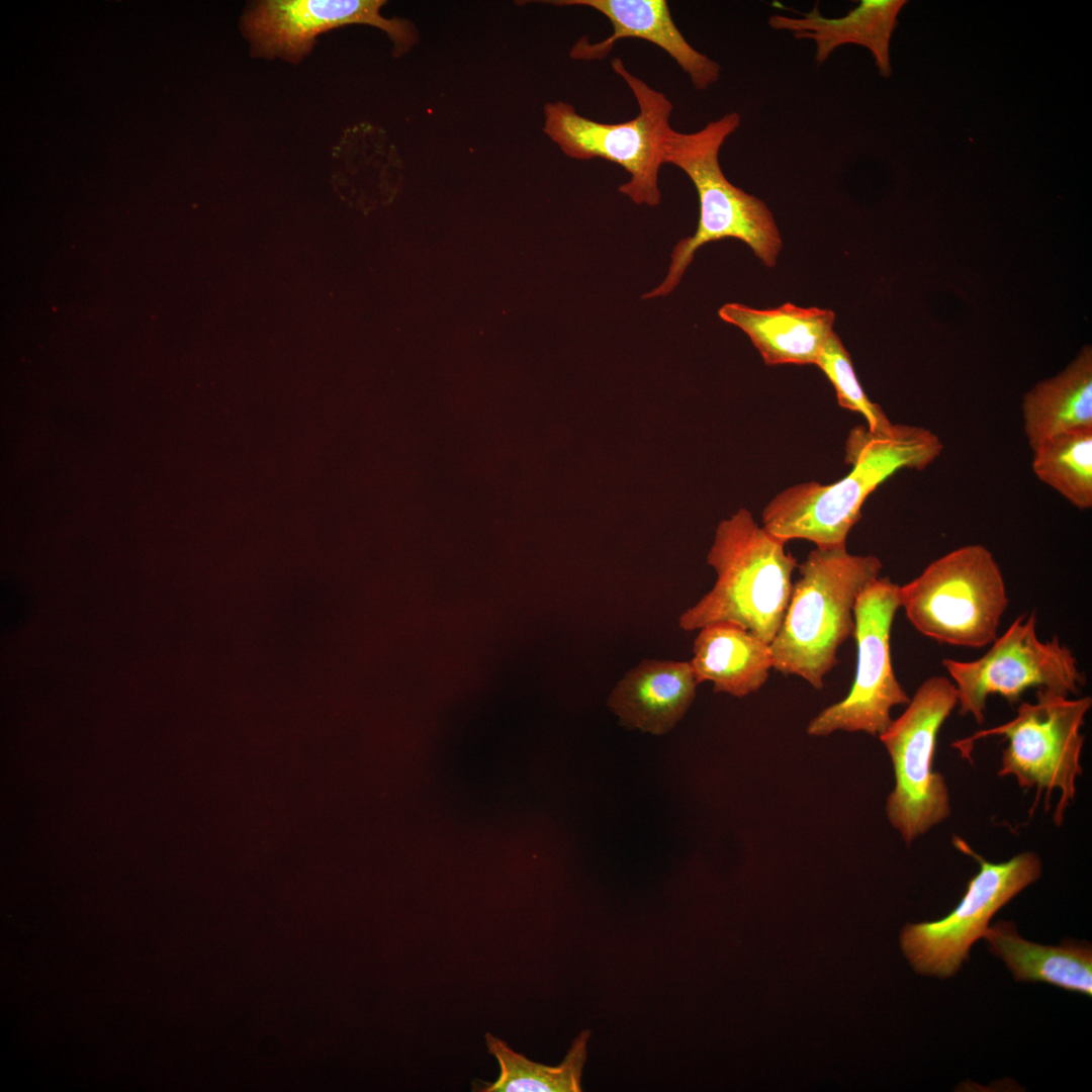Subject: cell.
I'll return each instance as SVG.
<instances>
[{"instance_id": "2e32d148", "label": "cell", "mask_w": 1092, "mask_h": 1092, "mask_svg": "<svg viewBox=\"0 0 1092 1092\" xmlns=\"http://www.w3.org/2000/svg\"><path fill=\"white\" fill-rule=\"evenodd\" d=\"M719 316L741 329L770 366L815 364L835 321L831 309L790 302L768 309L726 303Z\"/></svg>"}, {"instance_id": "ba28073f", "label": "cell", "mask_w": 1092, "mask_h": 1092, "mask_svg": "<svg viewBox=\"0 0 1092 1092\" xmlns=\"http://www.w3.org/2000/svg\"><path fill=\"white\" fill-rule=\"evenodd\" d=\"M958 705L950 678L934 675L916 690L903 714L878 737L892 760L895 787L886 813L906 844L950 815L944 777L933 768L938 732Z\"/></svg>"}, {"instance_id": "5bb4252c", "label": "cell", "mask_w": 1092, "mask_h": 1092, "mask_svg": "<svg viewBox=\"0 0 1092 1092\" xmlns=\"http://www.w3.org/2000/svg\"><path fill=\"white\" fill-rule=\"evenodd\" d=\"M698 685L690 661L643 659L615 685L607 706L621 725L663 735L688 712Z\"/></svg>"}, {"instance_id": "7402d4cb", "label": "cell", "mask_w": 1092, "mask_h": 1092, "mask_svg": "<svg viewBox=\"0 0 1092 1092\" xmlns=\"http://www.w3.org/2000/svg\"><path fill=\"white\" fill-rule=\"evenodd\" d=\"M815 365L833 385L839 405L860 414L872 433L889 435L894 431L895 425L881 406L873 402L863 391L850 355L835 332L824 344Z\"/></svg>"}, {"instance_id": "d6986e66", "label": "cell", "mask_w": 1092, "mask_h": 1092, "mask_svg": "<svg viewBox=\"0 0 1092 1092\" xmlns=\"http://www.w3.org/2000/svg\"><path fill=\"white\" fill-rule=\"evenodd\" d=\"M1023 430L1031 450L1064 432L1092 428V351L1084 347L1058 375L1022 399Z\"/></svg>"}, {"instance_id": "5b68a950", "label": "cell", "mask_w": 1092, "mask_h": 1092, "mask_svg": "<svg viewBox=\"0 0 1092 1092\" xmlns=\"http://www.w3.org/2000/svg\"><path fill=\"white\" fill-rule=\"evenodd\" d=\"M900 608L922 635L942 644L982 648L998 636L1009 599L1001 569L981 544L957 548L899 585Z\"/></svg>"}, {"instance_id": "7a4b0ae2", "label": "cell", "mask_w": 1092, "mask_h": 1092, "mask_svg": "<svg viewBox=\"0 0 1092 1092\" xmlns=\"http://www.w3.org/2000/svg\"><path fill=\"white\" fill-rule=\"evenodd\" d=\"M786 544L759 526L746 509L721 521L707 555L717 579L679 616L678 627L698 631L729 622L770 643L783 622L798 566Z\"/></svg>"}, {"instance_id": "e0dca14e", "label": "cell", "mask_w": 1092, "mask_h": 1092, "mask_svg": "<svg viewBox=\"0 0 1092 1092\" xmlns=\"http://www.w3.org/2000/svg\"><path fill=\"white\" fill-rule=\"evenodd\" d=\"M690 660L698 684L736 698L758 691L774 668L769 643L743 627L718 622L698 630Z\"/></svg>"}, {"instance_id": "52a82bcc", "label": "cell", "mask_w": 1092, "mask_h": 1092, "mask_svg": "<svg viewBox=\"0 0 1092 1092\" xmlns=\"http://www.w3.org/2000/svg\"><path fill=\"white\" fill-rule=\"evenodd\" d=\"M1092 706L1091 697L1070 699L1045 689H1037L1033 703L1019 705L1014 718L999 726L977 731L956 741L952 746L969 757L976 741L1003 736L1007 746L1002 751L998 776L1014 777L1020 788H1036L1046 801L1054 790L1060 799L1054 822L1060 826L1067 807L1076 796V781L1082 774L1081 753L1084 735L1081 729Z\"/></svg>"}, {"instance_id": "8fae6325", "label": "cell", "mask_w": 1092, "mask_h": 1092, "mask_svg": "<svg viewBox=\"0 0 1092 1092\" xmlns=\"http://www.w3.org/2000/svg\"><path fill=\"white\" fill-rule=\"evenodd\" d=\"M954 845L980 864L969 881L961 902L946 916L927 922L907 924L901 932V947L914 970L926 976L947 978L968 959L972 944L984 937L989 921L999 909L1041 873L1036 853L1025 851L1007 861L994 863L977 854L964 840Z\"/></svg>"}, {"instance_id": "3957f363", "label": "cell", "mask_w": 1092, "mask_h": 1092, "mask_svg": "<svg viewBox=\"0 0 1092 1092\" xmlns=\"http://www.w3.org/2000/svg\"><path fill=\"white\" fill-rule=\"evenodd\" d=\"M798 567L800 576L769 643L774 669L820 690L838 662L839 647L853 636L856 599L879 577L882 562L873 555L851 554L846 546L816 547Z\"/></svg>"}, {"instance_id": "9c48e42d", "label": "cell", "mask_w": 1092, "mask_h": 1092, "mask_svg": "<svg viewBox=\"0 0 1092 1092\" xmlns=\"http://www.w3.org/2000/svg\"><path fill=\"white\" fill-rule=\"evenodd\" d=\"M942 665L957 690L959 713L985 721L986 703L999 695L1016 702L1028 689L1077 695L1085 685L1073 651L1054 636L1041 640L1034 613L1022 614L997 636L983 656L970 661L944 658Z\"/></svg>"}, {"instance_id": "9a60e30c", "label": "cell", "mask_w": 1092, "mask_h": 1092, "mask_svg": "<svg viewBox=\"0 0 1092 1092\" xmlns=\"http://www.w3.org/2000/svg\"><path fill=\"white\" fill-rule=\"evenodd\" d=\"M905 0H861L841 17H825L816 3L808 12L792 17L772 14L767 23L772 29L786 30L797 39L815 43V61L823 64L839 47L861 46L873 55L880 74L888 78L892 67L890 42L897 17L906 5Z\"/></svg>"}, {"instance_id": "44dd1931", "label": "cell", "mask_w": 1092, "mask_h": 1092, "mask_svg": "<svg viewBox=\"0 0 1092 1092\" xmlns=\"http://www.w3.org/2000/svg\"><path fill=\"white\" fill-rule=\"evenodd\" d=\"M1032 451L1040 481L1077 509L1092 508V428L1058 434Z\"/></svg>"}, {"instance_id": "4fadbf2b", "label": "cell", "mask_w": 1092, "mask_h": 1092, "mask_svg": "<svg viewBox=\"0 0 1092 1092\" xmlns=\"http://www.w3.org/2000/svg\"><path fill=\"white\" fill-rule=\"evenodd\" d=\"M547 3L588 7L603 14L612 24L613 33L599 42L590 43L586 36L580 37L570 50L572 59L602 61L618 40L640 38L667 53L697 90H707L720 78V65L686 39L665 0H557Z\"/></svg>"}, {"instance_id": "ffe728a7", "label": "cell", "mask_w": 1092, "mask_h": 1092, "mask_svg": "<svg viewBox=\"0 0 1092 1092\" xmlns=\"http://www.w3.org/2000/svg\"><path fill=\"white\" fill-rule=\"evenodd\" d=\"M589 1030L574 1038L564 1060L558 1066H547L515 1052L506 1041L485 1033L488 1053L499 1066L493 1083L476 1089L482 1092H578L581 1091L582 1070L586 1061Z\"/></svg>"}, {"instance_id": "7c38bea8", "label": "cell", "mask_w": 1092, "mask_h": 1092, "mask_svg": "<svg viewBox=\"0 0 1092 1092\" xmlns=\"http://www.w3.org/2000/svg\"><path fill=\"white\" fill-rule=\"evenodd\" d=\"M381 0H271L247 15L246 28L258 53L298 59L308 53L315 36L351 23L376 26L394 44V54L407 52L418 40L414 24L380 14Z\"/></svg>"}, {"instance_id": "8992f818", "label": "cell", "mask_w": 1092, "mask_h": 1092, "mask_svg": "<svg viewBox=\"0 0 1092 1092\" xmlns=\"http://www.w3.org/2000/svg\"><path fill=\"white\" fill-rule=\"evenodd\" d=\"M613 71L632 91L638 114L616 123L596 121L578 114L563 101L544 107V132L569 158L603 159L622 167L630 176L618 191L636 204L656 206L660 202L658 173L664 163V145L671 128L673 109L666 95L636 77L620 58L611 61Z\"/></svg>"}, {"instance_id": "ac0fdd59", "label": "cell", "mask_w": 1092, "mask_h": 1092, "mask_svg": "<svg viewBox=\"0 0 1092 1092\" xmlns=\"http://www.w3.org/2000/svg\"><path fill=\"white\" fill-rule=\"evenodd\" d=\"M989 949L1001 958L1017 982L1048 983L1091 996L1092 950L1086 942L1041 945L1021 938L1010 921L988 927Z\"/></svg>"}, {"instance_id": "6da1fadb", "label": "cell", "mask_w": 1092, "mask_h": 1092, "mask_svg": "<svg viewBox=\"0 0 1092 1092\" xmlns=\"http://www.w3.org/2000/svg\"><path fill=\"white\" fill-rule=\"evenodd\" d=\"M942 448L939 438L922 427L895 425L889 435L854 427L845 445L850 472L833 483L809 481L779 492L762 511V526L785 542L804 539L823 549L846 546L868 496L900 469H924Z\"/></svg>"}, {"instance_id": "30bf717a", "label": "cell", "mask_w": 1092, "mask_h": 1092, "mask_svg": "<svg viewBox=\"0 0 1092 1092\" xmlns=\"http://www.w3.org/2000/svg\"><path fill=\"white\" fill-rule=\"evenodd\" d=\"M899 608V584L888 577L874 579L859 594L853 610L852 637L857 650L854 680L844 699L811 719L809 735L846 731L879 736L892 722L891 710L909 703L891 658V630Z\"/></svg>"}, {"instance_id": "277c9868", "label": "cell", "mask_w": 1092, "mask_h": 1092, "mask_svg": "<svg viewBox=\"0 0 1092 1092\" xmlns=\"http://www.w3.org/2000/svg\"><path fill=\"white\" fill-rule=\"evenodd\" d=\"M741 123L731 111L694 132L670 128L664 145V163L684 171L699 197L696 233L680 240L671 253L665 279L643 298L665 296L679 283L695 252L703 245L727 238L746 244L762 264L774 267L783 243L770 209L764 201L733 185L724 175L719 153Z\"/></svg>"}]
</instances>
